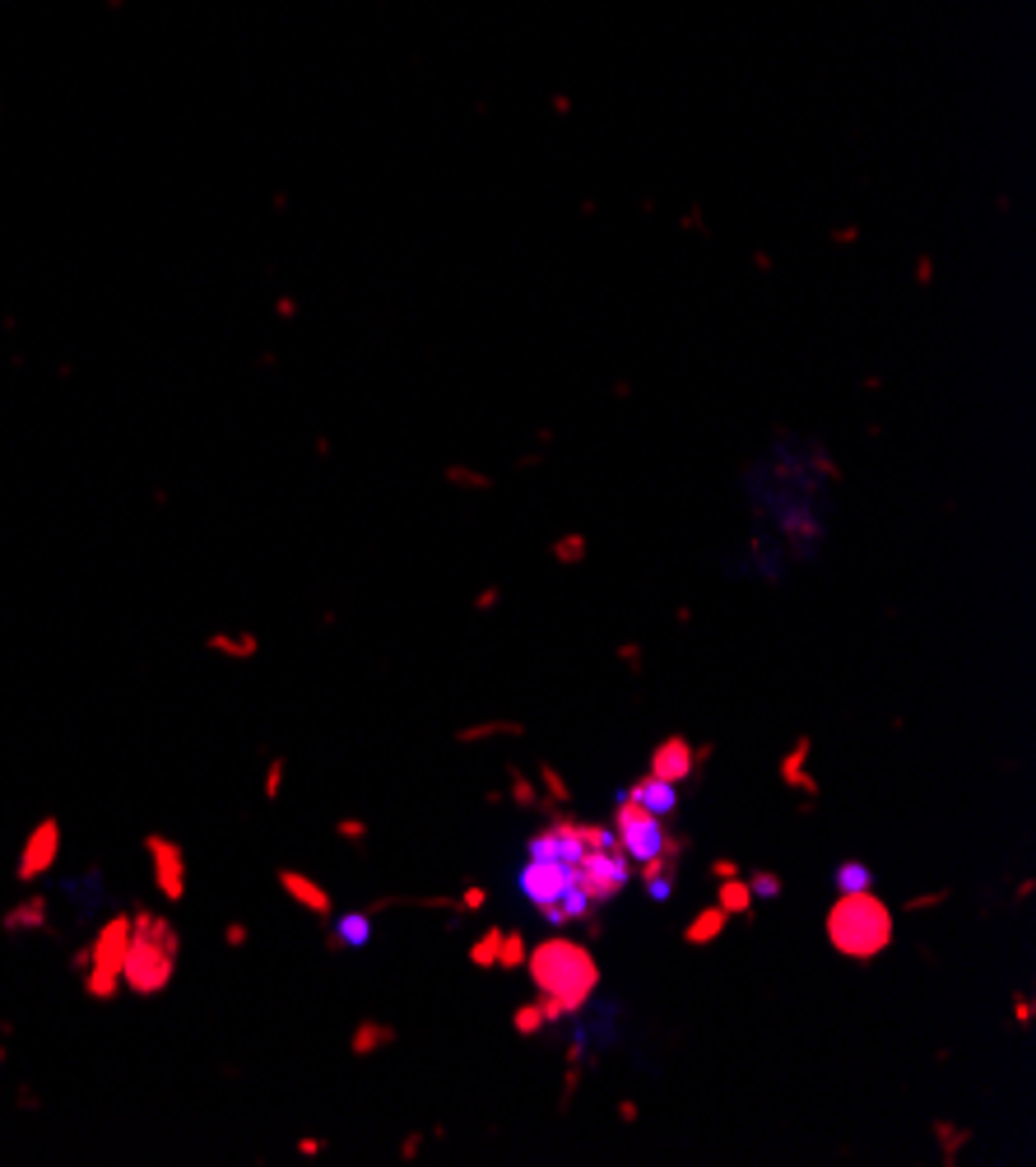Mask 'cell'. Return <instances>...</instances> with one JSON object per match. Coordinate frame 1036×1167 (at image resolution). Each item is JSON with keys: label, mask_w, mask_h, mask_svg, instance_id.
Masks as SVG:
<instances>
[{"label": "cell", "mask_w": 1036, "mask_h": 1167, "mask_svg": "<svg viewBox=\"0 0 1036 1167\" xmlns=\"http://www.w3.org/2000/svg\"><path fill=\"white\" fill-rule=\"evenodd\" d=\"M521 972L530 977L535 986V1001L544 1009V1023H562V1019H581L591 1001L600 996V958L591 953L586 940H572V935H544L526 949V963Z\"/></svg>", "instance_id": "cell-1"}, {"label": "cell", "mask_w": 1036, "mask_h": 1167, "mask_svg": "<svg viewBox=\"0 0 1036 1167\" xmlns=\"http://www.w3.org/2000/svg\"><path fill=\"white\" fill-rule=\"evenodd\" d=\"M822 940L851 963H873L897 940V912L878 897V889L837 893L822 912Z\"/></svg>", "instance_id": "cell-2"}, {"label": "cell", "mask_w": 1036, "mask_h": 1167, "mask_svg": "<svg viewBox=\"0 0 1036 1167\" xmlns=\"http://www.w3.org/2000/svg\"><path fill=\"white\" fill-rule=\"evenodd\" d=\"M181 963V931L177 921L149 907H130V945H126V963H121V991L154 1001L164 996L177 977Z\"/></svg>", "instance_id": "cell-3"}, {"label": "cell", "mask_w": 1036, "mask_h": 1167, "mask_svg": "<svg viewBox=\"0 0 1036 1167\" xmlns=\"http://www.w3.org/2000/svg\"><path fill=\"white\" fill-rule=\"evenodd\" d=\"M126 945H130V912H112L108 921L98 926V935L89 940V967L79 972V986L84 996L98 1004L116 1001L121 991V963H126Z\"/></svg>", "instance_id": "cell-4"}, {"label": "cell", "mask_w": 1036, "mask_h": 1167, "mask_svg": "<svg viewBox=\"0 0 1036 1167\" xmlns=\"http://www.w3.org/2000/svg\"><path fill=\"white\" fill-rule=\"evenodd\" d=\"M609 828H613L618 846L628 851V861H632V865H637V861H651L655 851L665 846V837H669V824H665L660 814H651L647 805H637L632 795H618V800H613V810H609Z\"/></svg>", "instance_id": "cell-5"}, {"label": "cell", "mask_w": 1036, "mask_h": 1167, "mask_svg": "<svg viewBox=\"0 0 1036 1167\" xmlns=\"http://www.w3.org/2000/svg\"><path fill=\"white\" fill-rule=\"evenodd\" d=\"M516 889H521V897L540 912V907L562 902L567 893L581 889V884H577V865L548 861V856H526V865H521V875H516ZM586 902H591V897H586Z\"/></svg>", "instance_id": "cell-6"}, {"label": "cell", "mask_w": 1036, "mask_h": 1167, "mask_svg": "<svg viewBox=\"0 0 1036 1167\" xmlns=\"http://www.w3.org/2000/svg\"><path fill=\"white\" fill-rule=\"evenodd\" d=\"M145 856H149V875H154V889L164 893V902H181L191 884V861L181 842H172L167 833H145Z\"/></svg>", "instance_id": "cell-7"}, {"label": "cell", "mask_w": 1036, "mask_h": 1167, "mask_svg": "<svg viewBox=\"0 0 1036 1167\" xmlns=\"http://www.w3.org/2000/svg\"><path fill=\"white\" fill-rule=\"evenodd\" d=\"M56 861H60V819H56V814H43V819L28 828V837H24L14 880H19V884H38L43 875H52Z\"/></svg>", "instance_id": "cell-8"}, {"label": "cell", "mask_w": 1036, "mask_h": 1167, "mask_svg": "<svg viewBox=\"0 0 1036 1167\" xmlns=\"http://www.w3.org/2000/svg\"><path fill=\"white\" fill-rule=\"evenodd\" d=\"M274 884L284 889V897H288L293 907H302L307 916H317V921H330V916H335V897H330V889L326 884H317L307 870L284 865V870H274Z\"/></svg>", "instance_id": "cell-9"}, {"label": "cell", "mask_w": 1036, "mask_h": 1167, "mask_svg": "<svg viewBox=\"0 0 1036 1167\" xmlns=\"http://www.w3.org/2000/svg\"><path fill=\"white\" fill-rule=\"evenodd\" d=\"M647 773L674 781V786H688V781L698 777V763H693V740H688V735H679V730H674V735H665V740H655Z\"/></svg>", "instance_id": "cell-10"}, {"label": "cell", "mask_w": 1036, "mask_h": 1167, "mask_svg": "<svg viewBox=\"0 0 1036 1167\" xmlns=\"http://www.w3.org/2000/svg\"><path fill=\"white\" fill-rule=\"evenodd\" d=\"M809 754H814V740H809V735H795V744H790V749L781 754V763H776L781 786L800 791V800H819L822 795V781L809 773Z\"/></svg>", "instance_id": "cell-11"}, {"label": "cell", "mask_w": 1036, "mask_h": 1167, "mask_svg": "<svg viewBox=\"0 0 1036 1167\" xmlns=\"http://www.w3.org/2000/svg\"><path fill=\"white\" fill-rule=\"evenodd\" d=\"M623 795H632L637 805H647L651 814H660V819H674L679 814V805H683V795H679V786L665 777H655V773H642V777H632L628 786H623Z\"/></svg>", "instance_id": "cell-12"}, {"label": "cell", "mask_w": 1036, "mask_h": 1167, "mask_svg": "<svg viewBox=\"0 0 1036 1167\" xmlns=\"http://www.w3.org/2000/svg\"><path fill=\"white\" fill-rule=\"evenodd\" d=\"M390 1047H400V1028L386 1023V1019H358L354 1033H349V1056H358V1060L390 1052Z\"/></svg>", "instance_id": "cell-13"}, {"label": "cell", "mask_w": 1036, "mask_h": 1167, "mask_svg": "<svg viewBox=\"0 0 1036 1167\" xmlns=\"http://www.w3.org/2000/svg\"><path fill=\"white\" fill-rule=\"evenodd\" d=\"M489 740H526V722H516V717H484V722H470L451 735L456 749H475V744H489Z\"/></svg>", "instance_id": "cell-14"}, {"label": "cell", "mask_w": 1036, "mask_h": 1167, "mask_svg": "<svg viewBox=\"0 0 1036 1167\" xmlns=\"http://www.w3.org/2000/svg\"><path fill=\"white\" fill-rule=\"evenodd\" d=\"M929 1140L939 1144V1163L958 1167L962 1163V1154L972 1149L976 1130H972V1125H958V1121H948V1116H934V1121H929Z\"/></svg>", "instance_id": "cell-15"}, {"label": "cell", "mask_w": 1036, "mask_h": 1167, "mask_svg": "<svg viewBox=\"0 0 1036 1167\" xmlns=\"http://www.w3.org/2000/svg\"><path fill=\"white\" fill-rule=\"evenodd\" d=\"M47 916H52V902H47V893H28V897H19L5 916H0V931L5 935H24V931H47Z\"/></svg>", "instance_id": "cell-16"}, {"label": "cell", "mask_w": 1036, "mask_h": 1167, "mask_svg": "<svg viewBox=\"0 0 1036 1167\" xmlns=\"http://www.w3.org/2000/svg\"><path fill=\"white\" fill-rule=\"evenodd\" d=\"M730 921H734V916H725L716 902H707V907H702V912H693V921L683 926V945H688V949L716 945V940L730 931Z\"/></svg>", "instance_id": "cell-17"}, {"label": "cell", "mask_w": 1036, "mask_h": 1167, "mask_svg": "<svg viewBox=\"0 0 1036 1167\" xmlns=\"http://www.w3.org/2000/svg\"><path fill=\"white\" fill-rule=\"evenodd\" d=\"M507 800H511V805H521V810H540V814H548V810H553V800L540 791V781L530 777L521 763H507Z\"/></svg>", "instance_id": "cell-18"}, {"label": "cell", "mask_w": 1036, "mask_h": 1167, "mask_svg": "<svg viewBox=\"0 0 1036 1167\" xmlns=\"http://www.w3.org/2000/svg\"><path fill=\"white\" fill-rule=\"evenodd\" d=\"M716 907H720L725 916H744V921H753L758 897H753V889H749V880H744V875H734V880H716Z\"/></svg>", "instance_id": "cell-19"}, {"label": "cell", "mask_w": 1036, "mask_h": 1167, "mask_svg": "<svg viewBox=\"0 0 1036 1167\" xmlns=\"http://www.w3.org/2000/svg\"><path fill=\"white\" fill-rule=\"evenodd\" d=\"M330 935L344 949H368L372 945V912H339V916H330Z\"/></svg>", "instance_id": "cell-20"}, {"label": "cell", "mask_w": 1036, "mask_h": 1167, "mask_svg": "<svg viewBox=\"0 0 1036 1167\" xmlns=\"http://www.w3.org/2000/svg\"><path fill=\"white\" fill-rule=\"evenodd\" d=\"M205 652L228 656V661H256L261 656V637L256 633H210L205 637Z\"/></svg>", "instance_id": "cell-21"}, {"label": "cell", "mask_w": 1036, "mask_h": 1167, "mask_svg": "<svg viewBox=\"0 0 1036 1167\" xmlns=\"http://www.w3.org/2000/svg\"><path fill=\"white\" fill-rule=\"evenodd\" d=\"M502 931H507V926H497V921H489V931H484V935H479V940L470 945V953H465V958H470V967H479V972H492V967H497V949H502Z\"/></svg>", "instance_id": "cell-22"}, {"label": "cell", "mask_w": 1036, "mask_h": 1167, "mask_svg": "<svg viewBox=\"0 0 1036 1167\" xmlns=\"http://www.w3.org/2000/svg\"><path fill=\"white\" fill-rule=\"evenodd\" d=\"M832 889L837 893H851V889H873V870L865 865V861H841L837 870H832Z\"/></svg>", "instance_id": "cell-23"}, {"label": "cell", "mask_w": 1036, "mask_h": 1167, "mask_svg": "<svg viewBox=\"0 0 1036 1167\" xmlns=\"http://www.w3.org/2000/svg\"><path fill=\"white\" fill-rule=\"evenodd\" d=\"M526 931H516V926H507L502 931V949H497V972H521V963H526Z\"/></svg>", "instance_id": "cell-24"}, {"label": "cell", "mask_w": 1036, "mask_h": 1167, "mask_svg": "<svg viewBox=\"0 0 1036 1167\" xmlns=\"http://www.w3.org/2000/svg\"><path fill=\"white\" fill-rule=\"evenodd\" d=\"M535 781H540V791H544L553 805H572V781L562 777L548 758H544V763H535Z\"/></svg>", "instance_id": "cell-25"}, {"label": "cell", "mask_w": 1036, "mask_h": 1167, "mask_svg": "<svg viewBox=\"0 0 1036 1167\" xmlns=\"http://www.w3.org/2000/svg\"><path fill=\"white\" fill-rule=\"evenodd\" d=\"M744 880H749V889H753V897H758V902L786 897V880H781L776 870H767V865H753V870H749Z\"/></svg>", "instance_id": "cell-26"}, {"label": "cell", "mask_w": 1036, "mask_h": 1167, "mask_svg": "<svg viewBox=\"0 0 1036 1167\" xmlns=\"http://www.w3.org/2000/svg\"><path fill=\"white\" fill-rule=\"evenodd\" d=\"M511 1028H516L521 1037H540V1033L548 1028L540 1001H521V1004H516V1009H511Z\"/></svg>", "instance_id": "cell-27"}, {"label": "cell", "mask_w": 1036, "mask_h": 1167, "mask_svg": "<svg viewBox=\"0 0 1036 1167\" xmlns=\"http://www.w3.org/2000/svg\"><path fill=\"white\" fill-rule=\"evenodd\" d=\"M581 1084H586V1065H581V1060H567V1070H562V1093H558V1116L572 1112Z\"/></svg>", "instance_id": "cell-28"}, {"label": "cell", "mask_w": 1036, "mask_h": 1167, "mask_svg": "<svg viewBox=\"0 0 1036 1167\" xmlns=\"http://www.w3.org/2000/svg\"><path fill=\"white\" fill-rule=\"evenodd\" d=\"M548 554H553V563H562V567H577V563H586V535H577V531L572 535H558Z\"/></svg>", "instance_id": "cell-29"}, {"label": "cell", "mask_w": 1036, "mask_h": 1167, "mask_svg": "<svg viewBox=\"0 0 1036 1167\" xmlns=\"http://www.w3.org/2000/svg\"><path fill=\"white\" fill-rule=\"evenodd\" d=\"M284 777H288V758H284V754H270V758H266V781H261V791H266L270 805L284 795Z\"/></svg>", "instance_id": "cell-30"}, {"label": "cell", "mask_w": 1036, "mask_h": 1167, "mask_svg": "<svg viewBox=\"0 0 1036 1167\" xmlns=\"http://www.w3.org/2000/svg\"><path fill=\"white\" fill-rule=\"evenodd\" d=\"M948 897H953L948 889H925V893H916V897H906V902H902V912H906V916H921V912H934V907H943Z\"/></svg>", "instance_id": "cell-31"}, {"label": "cell", "mask_w": 1036, "mask_h": 1167, "mask_svg": "<svg viewBox=\"0 0 1036 1167\" xmlns=\"http://www.w3.org/2000/svg\"><path fill=\"white\" fill-rule=\"evenodd\" d=\"M423 1144H428V1135H423V1130H405V1135H400L395 1158H400V1163H414V1158L423 1154Z\"/></svg>", "instance_id": "cell-32"}, {"label": "cell", "mask_w": 1036, "mask_h": 1167, "mask_svg": "<svg viewBox=\"0 0 1036 1167\" xmlns=\"http://www.w3.org/2000/svg\"><path fill=\"white\" fill-rule=\"evenodd\" d=\"M674 884H679L674 875H655V880H647L642 889H647V897H651L655 907H665V902H674Z\"/></svg>", "instance_id": "cell-33"}, {"label": "cell", "mask_w": 1036, "mask_h": 1167, "mask_svg": "<svg viewBox=\"0 0 1036 1167\" xmlns=\"http://www.w3.org/2000/svg\"><path fill=\"white\" fill-rule=\"evenodd\" d=\"M456 902H460V912H465V916H475V912H484V907H489V889H484V884H465Z\"/></svg>", "instance_id": "cell-34"}, {"label": "cell", "mask_w": 1036, "mask_h": 1167, "mask_svg": "<svg viewBox=\"0 0 1036 1167\" xmlns=\"http://www.w3.org/2000/svg\"><path fill=\"white\" fill-rule=\"evenodd\" d=\"M368 824L358 819V814H344V819H335V837H344V842H368Z\"/></svg>", "instance_id": "cell-35"}, {"label": "cell", "mask_w": 1036, "mask_h": 1167, "mask_svg": "<svg viewBox=\"0 0 1036 1167\" xmlns=\"http://www.w3.org/2000/svg\"><path fill=\"white\" fill-rule=\"evenodd\" d=\"M618 661L632 670V674H642V666H647V652H642V642H623V647H618Z\"/></svg>", "instance_id": "cell-36"}, {"label": "cell", "mask_w": 1036, "mask_h": 1167, "mask_svg": "<svg viewBox=\"0 0 1036 1167\" xmlns=\"http://www.w3.org/2000/svg\"><path fill=\"white\" fill-rule=\"evenodd\" d=\"M707 875H711V880H734V875H744V870H739V861H734V856H716V861L707 865Z\"/></svg>", "instance_id": "cell-37"}, {"label": "cell", "mask_w": 1036, "mask_h": 1167, "mask_svg": "<svg viewBox=\"0 0 1036 1167\" xmlns=\"http://www.w3.org/2000/svg\"><path fill=\"white\" fill-rule=\"evenodd\" d=\"M247 940H251L247 921H228V926H223V945L228 949H247Z\"/></svg>", "instance_id": "cell-38"}, {"label": "cell", "mask_w": 1036, "mask_h": 1167, "mask_svg": "<svg viewBox=\"0 0 1036 1167\" xmlns=\"http://www.w3.org/2000/svg\"><path fill=\"white\" fill-rule=\"evenodd\" d=\"M1032 1014H1036L1032 996H1027V991H1018V996H1013V1023H1018V1028H1027V1023H1032Z\"/></svg>", "instance_id": "cell-39"}, {"label": "cell", "mask_w": 1036, "mask_h": 1167, "mask_svg": "<svg viewBox=\"0 0 1036 1167\" xmlns=\"http://www.w3.org/2000/svg\"><path fill=\"white\" fill-rule=\"evenodd\" d=\"M470 605H475V614H492L497 605H502V591H497V586H484V591H479V596H475Z\"/></svg>", "instance_id": "cell-40"}, {"label": "cell", "mask_w": 1036, "mask_h": 1167, "mask_svg": "<svg viewBox=\"0 0 1036 1167\" xmlns=\"http://www.w3.org/2000/svg\"><path fill=\"white\" fill-rule=\"evenodd\" d=\"M446 479H451V484H465V489H489V479H484V475L460 470V465H456V470H446Z\"/></svg>", "instance_id": "cell-41"}, {"label": "cell", "mask_w": 1036, "mask_h": 1167, "mask_svg": "<svg viewBox=\"0 0 1036 1167\" xmlns=\"http://www.w3.org/2000/svg\"><path fill=\"white\" fill-rule=\"evenodd\" d=\"M293 1149H298V1158H321V1154H326V1144H321L317 1135H302Z\"/></svg>", "instance_id": "cell-42"}, {"label": "cell", "mask_w": 1036, "mask_h": 1167, "mask_svg": "<svg viewBox=\"0 0 1036 1167\" xmlns=\"http://www.w3.org/2000/svg\"><path fill=\"white\" fill-rule=\"evenodd\" d=\"M711 758H716V740H702V744H693V763H698V773L707 768Z\"/></svg>", "instance_id": "cell-43"}, {"label": "cell", "mask_w": 1036, "mask_h": 1167, "mask_svg": "<svg viewBox=\"0 0 1036 1167\" xmlns=\"http://www.w3.org/2000/svg\"><path fill=\"white\" fill-rule=\"evenodd\" d=\"M613 1112H618V1121H623V1125H637V1116H642V1107H637L632 1098H623V1103H618Z\"/></svg>", "instance_id": "cell-44"}, {"label": "cell", "mask_w": 1036, "mask_h": 1167, "mask_svg": "<svg viewBox=\"0 0 1036 1167\" xmlns=\"http://www.w3.org/2000/svg\"><path fill=\"white\" fill-rule=\"evenodd\" d=\"M84 967H89V945L70 949V972H75V977H79V972H84Z\"/></svg>", "instance_id": "cell-45"}, {"label": "cell", "mask_w": 1036, "mask_h": 1167, "mask_svg": "<svg viewBox=\"0 0 1036 1167\" xmlns=\"http://www.w3.org/2000/svg\"><path fill=\"white\" fill-rule=\"evenodd\" d=\"M1032 893H1036V880L1027 875V880H1018V884H1013V902H1027Z\"/></svg>", "instance_id": "cell-46"}, {"label": "cell", "mask_w": 1036, "mask_h": 1167, "mask_svg": "<svg viewBox=\"0 0 1036 1167\" xmlns=\"http://www.w3.org/2000/svg\"><path fill=\"white\" fill-rule=\"evenodd\" d=\"M581 926H586V935H591V940H600V935H604V916H600V912H596V916H586Z\"/></svg>", "instance_id": "cell-47"}, {"label": "cell", "mask_w": 1036, "mask_h": 1167, "mask_svg": "<svg viewBox=\"0 0 1036 1167\" xmlns=\"http://www.w3.org/2000/svg\"><path fill=\"white\" fill-rule=\"evenodd\" d=\"M5 1056H9V1047H5V1042H0V1060H5Z\"/></svg>", "instance_id": "cell-48"}]
</instances>
